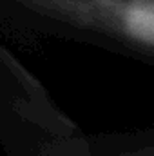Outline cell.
Listing matches in <instances>:
<instances>
[{"label":"cell","instance_id":"2","mask_svg":"<svg viewBox=\"0 0 154 156\" xmlns=\"http://www.w3.org/2000/svg\"><path fill=\"white\" fill-rule=\"evenodd\" d=\"M83 156H154V127L100 136L87 142Z\"/></svg>","mask_w":154,"mask_h":156},{"label":"cell","instance_id":"1","mask_svg":"<svg viewBox=\"0 0 154 156\" xmlns=\"http://www.w3.org/2000/svg\"><path fill=\"white\" fill-rule=\"evenodd\" d=\"M64 31L154 67V0H35Z\"/></svg>","mask_w":154,"mask_h":156}]
</instances>
